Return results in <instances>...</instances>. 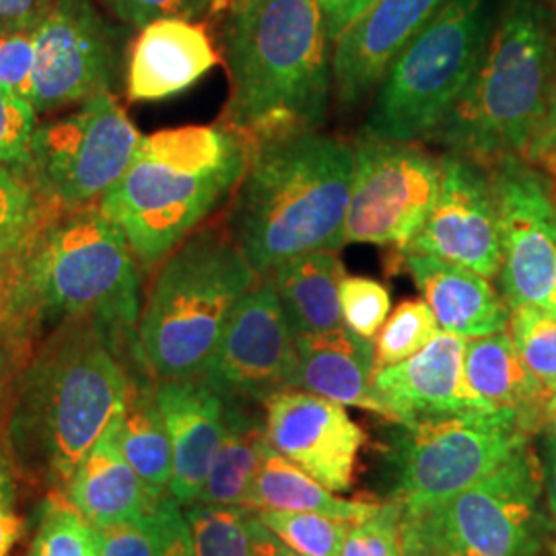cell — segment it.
Masks as SVG:
<instances>
[{
	"mask_svg": "<svg viewBox=\"0 0 556 556\" xmlns=\"http://www.w3.org/2000/svg\"><path fill=\"white\" fill-rule=\"evenodd\" d=\"M118 334L89 319L62 321L23 363L7 420L21 477L64 493L80 459L122 415L132 374Z\"/></svg>",
	"mask_w": 556,
	"mask_h": 556,
	"instance_id": "obj_1",
	"label": "cell"
},
{
	"mask_svg": "<svg viewBox=\"0 0 556 556\" xmlns=\"http://www.w3.org/2000/svg\"><path fill=\"white\" fill-rule=\"evenodd\" d=\"M248 140L227 233L260 278L309 252H338L351 200L355 144L319 128Z\"/></svg>",
	"mask_w": 556,
	"mask_h": 556,
	"instance_id": "obj_2",
	"label": "cell"
},
{
	"mask_svg": "<svg viewBox=\"0 0 556 556\" xmlns=\"http://www.w3.org/2000/svg\"><path fill=\"white\" fill-rule=\"evenodd\" d=\"M225 29V124L245 139L319 128L332 96V41L319 0H236Z\"/></svg>",
	"mask_w": 556,
	"mask_h": 556,
	"instance_id": "obj_3",
	"label": "cell"
},
{
	"mask_svg": "<svg viewBox=\"0 0 556 556\" xmlns=\"http://www.w3.org/2000/svg\"><path fill=\"white\" fill-rule=\"evenodd\" d=\"M245 161L248 140L227 124L153 132L103 194L101 213L124 231L140 268H157L233 197Z\"/></svg>",
	"mask_w": 556,
	"mask_h": 556,
	"instance_id": "obj_4",
	"label": "cell"
},
{
	"mask_svg": "<svg viewBox=\"0 0 556 556\" xmlns=\"http://www.w3.org/2000/svg\"><path fill=\"white\" fill-rule=\"evenodd\" d=\"M556 83V23L542 0H503L477 71L427 140L493 167L526 160Z\"/></svg>",
	"mask_w": 556,
	"mask_h": 556,
	"instance_id": "obj_5",
	"label": "cell"
},
{
	"mask_svg": "<svg viewBox=\"0 0 556 556\" xmlns=\"http://www.w3.org/2000/svg\"><path fill=\"white\" fill-rule=\"evenodd\" d=\"M229 233L197 229L163 260L137 326V355L147 374L202 378L239 301L258 282Z\"/></svg>",
	"mask_w": 556,
	"mask_h": 556,
	"instance_id": "obj_6",
	"label": "cell"
},
{
	"mask_svg": "<svg viewBox=\"0 0 556 556\" xmlns=\"http://www.w3.org/2000/svg\"><path fill=\"white\" fill-rule=\"evenodd\" d=\"M41 330L89 319L118 334H137L139 260L124 231L100 206L52 208L20 254Z\"/></svg>",
	"mask_w": 556,
	"mask_h": 556,
	"instance_id": "obj_7",
	"label": "cell"
},
{
	"mask_svg": "<svg viewBox=\"0 0 556 556\" xmlns=\"http://www.w3.org/2000/svg\"><path fill=\"white\" fill-rule=\"evenodd\" d=\"M400 540L410 556H553L534 443L456 495L402 511Z\"/></svg>",
	"mask_w": 556,
	"mask_h": 556,
	"instance_id": "obj_8",
	"label": "cell"
},
{
	"mask_svg": "<svg viewBox=\"0 0 556 556\" xmlns=\"http://www.w3.org/2000/svg\"><path fill=\"white\" fill-rule=\"evenodd\" d=\"M495 17V0H445L379 80L363 137L429 139L472 79Z\"/></svg>",
	"mask_w": 556,
	"mask_h": 556,
	"instance_id": "obj_9",
	"label": "cell"
},
{
	"mask_svg": "<svg viewBox=\"0 0 556 556\" xmlns=\"http://www.w3.org/2000/svg\"><path fill=\"white\" fill-rule=\"evenodd\" d=\"M534 435L509 410H470L396 425L390 438L392 497L402 511L452 497L530 447Z\"/></svg>",
	"mask_w": 556,
	"mask_h": 556,
	"instance_id": "obj_10",
	"label": "cell"
},
{
	"mask_svg": "<svg viewBox=\"0 0 556 556\" xmlns=\"http://www.w3.org/2000/svg\"><path fill=\"white\" fill-rule=\"evenodd\" d=\"M140 140L118 100L110 91L100 93L73 114L36 128L27 176L48 206L85 208L126 174Z\"/></svg>",
	"mask_w": 556,
	"mask_h": 556,
	"instance_id": "obj_11",
	"label": "cell"
},
{
	"mask_svg": "<svg viewBox=\"0 0 556 556\" xmlns=\"http://www.w3.org/2000/svg\"><path fill=\"white\" fill-rule=\"evenodd\" d=\"M439 181L441 160L415 142L361 137L344 243L388 248L404 256L431 213Z\"/></svg>",
	"mask_w": 556,
	"mask_h": 556,
	"instance_id": "obj_12",
	"label": "cell"
},
{
	"mask_svg": "<svg viewBox=\"0 0 556 556\" xmlns=\"http://www.w3.org/2000/svg\"><path fill=\"white\" fill-rule=\"evenodd\" d=\"M501 229L498 287L509 309L556 312V184L526 160L489 167Z\"/></svg>",
	"mask_w": 556,
	"mask_h": 556,
	"instance_id": "obj_13",
	"label": "cell"
},
{
	"mask_svg": "<svg viewBox=\"0 0 556 556\" xmlns=\"http://www.w3.org/2000/svg\"><path fill=\"white\" fill-rule=\"evenodd\" d=\"M298 334L268 277L239 301L202 379L225 402L264 406L295 386Z\"/></svg>",
	"mask_w": 556,
	"mask_h": 556,
	"instance_id": "obj_14",
	"label": "cell"
},
{
	"mask_svg": "<svg viewBox=\"0 0 556 556\" xmlns=\"http://www.w3.org/2000/svg\"><path fill=\"white\" fill-rule=\"evenodd\" d=\"M34 36L29 103L38 114L83 103L112 89L116 48L91 0H54Z\"/></svg>",
	"mask_w": 556,
	"mask_h": 556,
	"instance_id": "obj_15",
	"label": "cell"
},
{
	"mask_svg": "<svg viewBox=\"0 0 556 556\" xmlns=\"http://www.w3.org/2000/svg\"><path fill=\"white\" fill-rule=\"evenodd\" d=\"M406 254L445 260L489 280L498 277L501 229L489 167L450 153L441 157L438 199Z\"/></svg>",
	"mask_w": 556,
	"mask_h": 556,
	"instance_id": "obj_16",
	"label": "cell"
},
{
	"mask_svg": "<svg viewBox=\"0 0 556 556\" xmlns=\"http://www.w3.org/2000/svg\"><path fill=\"white\" fill-rule=\"evenodd\" d=\"M266 438L332 493L353 486L365 433L342 404L303 390H285L264 404Z\"/></svg>",
	"mask_w": 556,
	"mask_h": 556,
	"instance_id": "obj_17",
	"label": "cell"
},
{
	"mask_svg": "<svg viewBox=\"0 0 556 556\" xmlns=\"http://www.w3.org/2000/svg\"><path fill=\"white\" fill-rule=\"evenodd\" d=\"M468 338L439 332L415 357L376 369L371 386L392 425H418L470 410H493L466 379Z\"/></svg>",
	"mask_w": 556,
	"mask_h": 556,
	"instance_id": "obj_18",
	"label": "cell"
},
{
	"mask_svg": "<svg viewBox=\"0 0 556 556\" xmlns=\"http://www.w3.org/2000/svg\"><path fill=\"white\" fill-rule=\"evenodd\" d=\"M445 0H374L332 43V85L344 108L378 89L406 43L438 15Z\"/></svg>",
	"mask_w": 556,
	"mask_h": 556,
	"instance_id": "obj_19",
	"label": "cell"
},
{
	"mask_svg": "<svg viewBox=\"0 0 556 556\" xmlns=\"http://www.w3.org/2000/svg\"><path fill=\"white\" fill-rule=\"evenodd\" d=\"M155 397L174 452L169 495L190 507L199 501L225 433V400L202 378L155 379Z\"/></svg>",
	"mask_w": 556,
	"mask_h": 556,
	"instance_id": "obj_20",
	"label": "cell"
},
{
	"mask_svg": "<svg viewBox=\"0 0 556 556\" xmlns=\"http://www.w3.org/2000/svg\"><path fill=\"white\" fill-rule=\"evenodd\" d=\"M219 64L206 29L190 20H160L132 43L126 93L130 101L176 98Z\"/></svg>",
	"mask_w": 556,
	"mask_h": 556,
	"instance_id": "obj_21",
	"label": "cell"
},
{
	"mask_svg": "<svg viewBox=\"0 0 556 556\" xmlns=\"http://www.w3.org/2000/svg\"><path fill=\"white\" fill-rule=\"evenodd\" d=\"M64 495L98 530L151 516L165 498L151 491L124 457L119 417L80 459Z\"/></svg>",
	"mask_w": 556,
	"mask_h": 556,
	"instance_id": "obj_22",
	"label": "cell"
},
{
	"mask_svg": "<svg viewBox=\"0 0 556 556\" xmlns=\"http://www.w3.org/2000/svg\"><path fill=\"white\" fill-rule=\"evenodd\" d=\"M295 390L355 406L390 420L371 379L376 374V340L358 337L346 326L321 334L298 337Z\"/></svg>",
	"mask_w": 556,
	"mask_h": 556,
	"instance_id": "obj_23",
	"label": "cell"
},
{
	"mask_svg": "<svg viewBox=\"0 0 556 556\" xmlns=\"http://www.w3.org/2000/svg\"><path fill=\"white\" fill-rule=\"evenodd\" d=\"M404 262L443 332L478 338L507 330L511 309L489 278L422 254H406Z\"/></svg>",
	"mask_w": 556,
	"mask_h": 556,
	"instance_id": "obj_24",
	"label": "cell"
},
{
	"mask_svg": "<svg viewBox=\"0 0 556 556\" xmlns=\"http://www.w3.org/2000/svg\"><path fill=\"white\" fill-rule=\"evenodd\" d=\"M466 379L486 406L516 413L534 438L544 431L553 392L528 369L507 330L468 338Z\"/></svg>",
	"mask_w": 556,
	"mask_h": 556,
	"instance_id": "obj_25",
	"label": "cell"
},
{
	"mask_svg": "<svg viewBox=\"0 0 556 556\" xmlns=\"http://www.w3.org/2000/svg\"><path fill=\"white\" fill-rule=\"evenodd\" d=\"M346 277L338 252L318 250L277 266L268 278L298 337L330 332L342 324L340 285Z\"/></svg>",
	"mask_w": 556,
	"mask_h": 556,
	"instance_id": "obj_26",
	"label": "cell"
},
{
	"mask_svg": "<svg viewBox=\"0 0 556 556\" xmlns=\"http://www.w3.org/2000/svg\"><path fill=\"white\" fill-rule=\"evenodd\" d=\"M381 503L337 497L316 478L291 459L280 456L268 443L245 509L250 511H309L358 523L374 516Z\"/></svg>",
	"mask_w": 556,
	"mask_h": 556,
	"instance_id": "obj_27",
	"label": "cell"
},
{
	"mask_svg": "<svg viewBox=\"0 0 556 556\" xmlns=\"http://www.w3.org/2000/svg\"><path fill=\"white\" fill-rule=\"evenodd\" d=\"M266 445L264 417L248 404L225 402V433L194 505L245 509Z\"/></svg>",
	"mask_w": 556,
	"mask_h": 556,
	"instance_id": "obj_28",
	"label": "cell"
},
{
	"mask_svg": "<svg viewBox=\"0 0 556 556\" xmlns=\"http://www.w3.org/2000/svg\"><path fill=\"white\" fill-rule=\"evenodd\" d=\"M119 443L124 457L147 486L167 497L174 477V452L155 397V379L147 371L142 376L132 374L130 379V390L119 415Z\"/></svg>",
	"mask_w": 556,
	"mask_h": 556,
	"instance_id": "obj_29",
	"label": "cell"
},
{
	"mask_svg": "<svg viewBox=\"0 0 556 556\" xmlns=\"http://www.w3.org/2000/svg\"><path fill=\"white\" fill-rule=\"evenodd\" d=\"M29 556H100V530L60 491H48L40 507Z\"/></svg>",
	"mask_w": 556,
	"mask_h": 556,
	"instance_id": "obj_30",
	"label": "cell"
},
{
	"mask_svg": "<svg viewBox=\"0 0 556 556\" xmlns=\"http://www.w3.org/2000/svg\"><path fill=\"white\" fill-rule=\"evenodd\" d=\"M50 211L31 179L0 165V256L21 254Z\"/></svg>",
	"mask_w": 556,
	"mask_h": 556,
	"instance_id": "obj_31",
	"label": "cell"
},
{
	"mask_svg": "<svg viewBox=\"0 0 556 556\" xmlns=\"http://www.w3.org/2000/svg\"><path fill=\"white\" fill-rule=\"evenodd\" d=\"M260 521L301 556H340L353 521L309 511H252Z\"/></svg>",
	"mask_w": 556,
	"mask_h": 556,
	"instance_id": "obj_32",
	"label": "cell"
},
{
	"mask_svg": "<svg viewBox=\"0 0 556 556\" xmlns=\"http://www.w3.org/2000/svg\"><path fill=\"white\" fill-rule=\"evenodd\" d=\"M184 514L197 556H252L250 509L190 505Z\"/></svg>",
	"mask_w": 556,
	"mask_h": 556,
	"instance_id": "obj_33",
	"label": "cell"
},
{
	"mask_svg": "<svg viewBox=\"0 0 556 556\" xmlns=\"http://www.w3.org/2000/svg\"><path fill=\"white\" fill-rule=\"evenodd\" d=\"M441 332L425 299L402 301L388 316L376 338V369L415 357Z\"/></svg>",
	"mask_w": 556,
	"mask_h": 556,
	"instance_id": "obj_34",
	"label": "cell"
},
{
	"mask_svg": "<svg viewBox=\"0 0 556 556\" xmlns=\"http://www.w3.org/2000/svg\"><path fill=\"white\" fill-rule=\"evenodd\" d=\"M41 326L17 256H0V340L27 361L36 349Z\"/></svg>",
	"mask_w": 556,
	"mask_h": 556,
	"instance_id": "obj_35",
	"label": "cell"
},
{
	"mask_svg": "<svg viewBox=\"0 0 556 556\" xmlns=\"http://www.w3.org/2000/svg\"><path fill=\"white\" fill-rule=\"evenodd\" d=\"M507 332L519 357L551 392H556V312L516 307Z\"/></svg>",
	"mask_w": 556,
	"mask_h": 556,
	"instance_id": "obj_36",
	"label": "cell"
},
{
	"mask_svg": "<svg viewBox=\"0 0 556 556\" xmlns=\"http://www.w3.org/2000/svg\"><path fill=\"white\" fill-rule=\"evenodd\" d=\"M392 299L386 285L367 277H344L340 285L342 324L367 340H376L390 316Z\"/></svg>",
	"mask_w": 556,
	"mask_h": 556,
	"instance_id": "obj_37",
	"label": "cell"
},
{
	"mask_svg": "<svg viewBox=\"0 0 556 556\" xmlns=\"http://www.w3.org/2000/svg\"><path fill=\"white\" fill-rule=\"evenodd\" d=\"M36 128L38 112L34 105L0 83V165L27 176Z\"/></svg>",
	"mask_w": 556,
	"mask_h": 556,
	"instance_id": "obj_38",
	"label": "cell"
},
{
	"mask_svg": "<svg viewBox=\"0 0 556 556\" xmlns=\"http://www.w3.org/2000/svg\"><path fill=\"white\" fill-rule=\"evenodd\" d=\"M402 507L396 501L381 503L374 516L355 523L340 556H402Z\"/></svg>",
	"mask_w": 556,
	"mask_h": 556,
	"instance_id": "obj_39",
	"label": "cell"
},
{
	"mask_svg": "<svg viewBox=\"0 0 556 556\" xmlns=\"http://www.w3.org/2000/svg\"><path fill=\"white\" fill-rule=\"evenodd\" d=\"M34 31L0 27V83L27 101L31 98L36 59Z\"/></svg>",
	"mask_w": 556,
	"mask_h": 556,
	"instance_id": "obj_40",
	"label": "cell"
},
{
	"mask_svg": "<svg viewBox=\"0 0 556 556\" xmlns=\"http://www.w3.org/2000/svg\"><path fill=\"white\" fill-rule=\"evenodd\" d=\"M119 21L132 27H147L160 20H197L215 9V0H105Z\"/></svg>",
	"mask_w": 556,
	"mask_h": 556,
	"instance_id": "obj_41",
	"label": "cell"
},
{
	"mask_svg": "<svg viewBox=\"0 0 556 556\" xmlns=\"http://www.w3.org/2000/svg\"><path fill=\"white\" fill-rule=\"evenodd\" d=\"M160 528L151 516L114 523L100 530V556H157Z\"/></svg>",
	"mask_w": 556,
	"mask_h": 556,
	"instance_id": "obj_42",
	"label": "cell"
},
{
	"mask_svg": "<svg viewBox=\"0 0 556 556\" xmlns=\"http://www.w3.org/2000/svg\"><path fill=\"white\" fill-rule=\"evenodd\" d=\"M155 519L160 528V555L157 556H197L192 532L184 507L176 498L165 497L155 509Z\"/></svg>",
	"mask_w": 556,
	"mask_h": 556,
	"instance_id": "obj_43",
	"label": "cell"
},
{
	"mask_svg": "<svg viewBox=\"0 0 556 556\" xmlns=\"http://www.w3.org/2000/svg\"><path fill=\"white\" fill-rule=\"evenodd\" d=\"M526 161L540 167L544 174H548L556 184V83L553 98L548 103L546 116L540 124V130L532 140V147L526 155Z\"/></svg>",
	"mask_w": 556,
	"mask_h": 556,
	"instance_id": "obj_44",
	"label": "cell"
},
{
	"mask_svg": "<svg viewBox=\"0 0 556 556\" xmlns=\"http://www.w3.org/2000/svg\"><path fill=\"white\" fill-rule=\"evenodd\" d=\"M54 0H0V27L34 31Z\"/></svg>",
	"mask_w": 556,
	"mask_h": 556,
	"instance_id": "obj_45",
	"label": "cell"
},
{
	"mask_svg": "<svg viewBox=\"0 0 556 556\" xmlns=\"http://www.w3.org/2000/svg\"><path fill=\"white\" fill-rule=\"evenodd\" d=\"M23 363L25 361L17 355V351L0 340V438H4L7 433V420Z\"/></svg>",
	"mask_w": 556,
	"mask_h": 556,
	"instance_id": "obj_46",
	"label": "cell"
},
{
	"mask_svg": "<svg viewBox=\"0 0 556 556\" xmlns=\"http://www.w3.org/2000/svg\"><path fill=\"white\" fill-rule=\"evenodd\" d=\"M538 454L542 462V477H544V493H546V507L553 528V556H556V438L548 431L538 435Z\"/></svg>",
	"mask_w": 556,
	"mask_h": 556,
	"instance_id": "obj_47",
	"label": "cell"
},
{
	"mask_svg": "<svg viewBox=\"0 0 556 556\" xmlns=\"http://www.w3.org/2000/svg\"><path fill=\"white\" fill-rule=\"evenodd\" d=\"M321 2V11H324V20H326V29H328V38L334 43L338 36L361 17L369 4L374 0H319Z\"/></svg>",
	"mask_w": 556,
	"mask_h": 556,
	"instance_id": "obj_48",
	"label": "cell"
},
{
	"mask_svg": "<svg viewBox=\"0 0 556 556\" xmlns=\"http://www.w3.org/2000/svg\"><path fill=\"white\" fill-rule=\"evenodd\" d=\"M20 477L17 464L7 445V438H0V511H15Z\"/></svg>",
	"mask_w": 556,
	"mask_h": 556,
	"instance_id": "obj_49",
	"label": "cell"
},
{
	"mask_svg": "<svg viewBox=\"0 0 556 556\" xmlns=\"http://www.w3.org/2000/svg\"><path fill=\"white\" fill-rule=\"evenodd\" d=\"M250 534L252 556H301L291 551L280 538L275 536L254 514L250 516Z\"/></svg>",
	"mask_w": 556,
	"mask_h": 556,
	"instance_id": "obj_50",
	"label": "cell"
},
{
	"mask_svg": "<svg viewBox=\"0 0 556 556\" xmlns=\"http://www.w3.org/2000/svg\"><path fill=\"white\" fill-rule=\"evenodd\" d=\"M25 536V521L15 511H0V556L11 555L15 544Z\"/></svg>",
	"mask_w": 556,
	"mask_h": 556,
	"instance_id": "obj_51",
	"label": "cell"
},
{
	"mask_svg": "<svg viewBox=\"0 0 556 556\" xmlns=\"http://www.w3.org/2000/svg\"><path fill=\"white\" fill-rule=\"evenodd\" d=\"M544 431L553 433L556 438V392H553L551 402H548V408H546V427Z\"/></svg>",
	"mask_w": 556,
	"mask_h": 556,
	"instance_id": "obj_52",
	"label": "cell"
},
{
	"mask_svg": "<svg viewBox=\"0 0 556 556\" xmlns=\"http://www.w3.org/2000/svg\"><path fill=\"white\" fill-rule=\"evenodd\" d=\"M236 0H215V9L217 7H231Z\"/></svg>",
	"mask_w": 556,
	"mask_h": 556,
	"instance_id": "obj_53",
	"label": "cell"
},
{
	"mask_svg": "<svg viewBox=\"0 0 556 556\" xmlns=\"http://www.w3.org/2000/svg\"><path fill=\"white\" fill-rule=\"evenodd\" d=\"M402 556H410V555H402Z\"/></svg>",
	"mask_w": 556,
	"mask_h": 556,
	"instance_id": "obj_54",
	"label": "cell"
},
{
	"mask_svg": "<svg viewBox=\"0 0 556 556\" xmlns=\"http://www.w3.org/2000/svg\"><path fill=\"white\" fill-rule=\"evenodd\" d=\"M553 2H555V4H556V0H553Z\"/></svg>",
	"mask_w": 556,
	"mask_h": 556,
	"instance_id": "obj_55",
	"label": "cell"
}]
</instances>
